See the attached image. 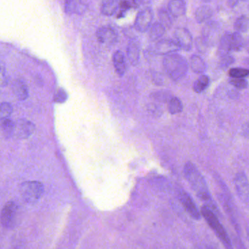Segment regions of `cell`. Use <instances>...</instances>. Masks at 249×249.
<instances>
[{"mask_svg": "<svg viewBox=\"0 0 249 249\" xmlns=\"http://www.w3.org/2000/svg\"><path fill=\"white\" fill-rule=\"evenodd\" d=\"M183 174L196 196L205 204L204 205L212 210L217 215H219L218 206L213 199L208 183L197 167L192 161H188L183 167Z\"/></svg>", "mask_w": 249, "mask_h": 249, "instance_id": "obj_1", "label": "cell"}, {"mask_svg": "<svg viewBox=\"0 0 249 249\" xmlns=\"http://www.w3.org/2000/svg\"><path fill=\"white\" fill-rule=\"evenodd\" d=\"M202 218L206 221L211 230L215 233L218 240L221 241V244L225 249H234V245L230 239L228 233L223 227L218 218V215L208 207H202L200 210Z\"/></svg>", "mask_w": 249, "mask_h": 249, "instance_id": "obj_2", "label": "cell"}, {"mask_svg": "<svg viewBox=\"0 0 249 249\" xmlns=\"http://www.w3.org/2000/svg\"><path fill=\"white\" fill-rule=\"evenodd\" d=\"M163 67L169 77L173 81H178L186 75L189 64L186 58L178 53L167 55L163 59Z\"/></svg>", "mask_w": 249, "mask_h": 249, "instance_id": "obj_3", "label": "cell"}, {"mask_svg": "<svg viewBox=\"0 0 249 249\" xmlns=\"http://www.w3.org/2000/svg\"><path fill=\"white\" fill-rule=\"evenodd\" d=\"M21 198L30 205L37 203L44 193V186L40 182L33 180L21 183L19 188Z\"/></svg>", "mask_w": 249, "mask_h": 249, "instance_id": "obj_4", "label": "cell"}, {"mask_svg": "<svg viewBox=\"0 0 249 249\" xmlns=\"http://www.w3.org/2000/svg\"><path fill=\"white\" fill-rule=\"evenodd\" d=\"M178 199L191 218H193L194 220H196V221L201 219L202 218L201 211L198 209L195 200L188 192L183 189L178 190Z\"/></svg>", "mask_w": 249, "mask_h": 249, "instance_id": "obj_5", "label": "cell"}, {"mask_svg": "<svg viewBox=\"0 0 249 249\" xmlns=\"http://www.w3.org/2000/svg\"><path fill=\"white\" fill-rule=\"evenodd\" d=\"M234 187L240 200L249 203V180L244 172H238L234 178Z\"/></svg>", "mask_w": 249, "mask_h": 249, "instance_id": "obj_6", "label": "cell"}, {"mask_svg": "<svg viewBox=\"0 0 249 249\" xmlns=\"http://www.w3.org/2000/svg\"><path fill=\"white\" fill-rule=\"evenodd\" d=\"M18 215V205L14 201H10L5 204L1 213V223L5 228L14 227L17 222Z\"/></svg>", "mask_w": 249, "mask_h": 249, "instance_id": "obj_7", "label": "cell"}, {"mask_svg": "<svg viewBox=\"0 0 249 249\" xmlns=\"http://www.w3.org/2000/svg\"><path fill=\"white\" fill-rule=\"evenodd\" d=\"M154 12L151 8H145L141 10L135 21V29L140 33H145L149 30L152 26Z\"/></svg>", "mask_w": 249, "mask_h": 249, "instance_id": "obj_8", "label": "cell"}, {"mask_svg": "<svg viewBox=\"0 0 249 249\" xmlns=\"http://www.w3.org/2000/svg\"><path fill=\"white\" fill-rule=\"evenodd\" d=\"M36 131V125L27 119H20L15 122L14 136L18 139H27Z\"/></svg>", "mask_w": 249, "mask_h": 249, "instance_id": "obj_9", "label": "cell"}, {"mask_svg": "<svg viewBox=\"0 0 249 249\" xmlns=\"http://www.w3.org/2000/svg\"><path fill=\"white\" fill-rule=\"evenodd\" d=\"M175 41L182 50L189 52L192 50L193 39L190 32L186 28L180 27L176 29L174 33Z\"/></svg>", "mask_w": 249, "mask_h": 249, "instance_id": "obj_10", "label": "cell"}, {"mask_svg": "<svg viewBox=\"0 0 249 249\" xmlns=\"http://www.w3.org/2000/svg\"><path fill=\"white\" fill-rule=\"evenodd\" d=\"M178 45L173 40L170 39H162L159 40L154 48V52L156 54L164 55V56L167 55L172 54L180 50Z\"/></svg>", "mask_w": 249, "mask_h": 249, "instance_id": "obj_11", "label": "cell"}, {"mask_svg": "<svg viewBox=\"0 0 249 249\" xmlns=\"http://www.w3.org/2000/svg\"><path fill=\"white\" fill-rule=\"evenodd\" d=\"M220 30L221 28L218 23L212 21L207 24L202 32V37L205 43L210 46L215 44L219 39Z\"/></svg>", "mask_w": 249, "mask_h": 249, "instance_id": "obj_12", "label": "cell"}, {"mask_svg": "<svg viewBox=\"0 0 249 249\" xmlns=\"http://www.w3.org/2000/svg\"><path fill=\"white\" fill-rule=\"evenodd\" d=\"M97 40L100 43L106 45H113L118 41V34L115 30H113L112 27H100L97 30Z\"/></svg>", "mask_w": 249, "mask_h": 249, "instance_id": "obj_13", "label": "cell"}, {"mask_svg": "<svg viewBox=\"0 0 249 249\" xmlns=\"http://www.w3.org/2000/svg\"><path fill=\"white\" fill-rule=\"evenodd\" d=\"M88 7L89 3L87 1L70 0L65 2V11L68 15H72V14L81 15L85 13Z\"/></svg>", "mask_w": 249, "mask_h": 249, "instance_id": "obj_14", "label": "cell"}, {"mask_svg": "<svg viewBox=\"0 0 249 249\" xmlns=\"http://www.w3.org/2000/svg\"><path fill=\"white\" fill-rule=\"evenodd\" d=\"M13 92L19 101H24L29 97V89L25 81L22 79H17L13 84Z\"/></svg>", "mask_w": 249, "mask_h": 249, "instance_id": "obj_15", "label": "cell"}, {"mask_svg": "<svg viewBox=\"0 0 249 249\" xmlns=\"http://www.w3.org/2000/svg\"><path fill=\"white\" fill-rule=\"evenodd\" d=\"M126 54H127L128 59L132 66H137L140 62V55H141V50H140L139 45L136 41L131 40L128 43L126 47Z\"/></svg>", "mask_w": 249, "mask_h": 249, "instance_id": "obj_16", "label": "cell"}, {"mask_svg": "<svg viewBox=\"0 0 249 249\" xmlns=\"http://www.w3.org/2000/svg\"><path fill=\"white\" fill-rule=\"evenodd\" d=\"M113 63L116 73L120 77L124 76L126 72V65L123 52L121 51H116L113 53Z\"/></svg>", "mask_w": 249, "mask_h": 249, "instance_id": "obj_17", "label": "cell"}, {"mask_svg": "<svg viewBox=\"0 0 249 249\" xmlns=\"http://www.w3.org/2000/svg\"><path fill=\"white\" fill-rule=\"evenodd\" d=\"M167 9L173 17L177 18L186 14V4L182 0H173L169 2Z\"/></svg>", "mask_w": 249, "mask_h": 249, "instance_id": "obj_18", "label": "cell"}, {"mask_svg": "<svg viewBox=\"0 0 249 249\" xmlns=\"http://www.w3.org/2000/svg\"><path fill=\"white\" fill-rule=\"evenodd\" d=\"M231 33H225L224 36H221L218 45V54L220 57L230 54L231 51V44H230V39H231Z\"/></svg>", "mask_w": 249, "mask_h": 249, "instance_id": "obj_19", "label": "cell"}, {"mask_svg": "<svg viewBox=\"0 0 249 249\" xmlns=\"http://www.w3.org/2000/svg\"><path fill=\"white\" fill-rule=\"evenodd\" d=\"M212 8L209 5H201L195 11V18L198 23L205 22L213 16Z\"/></svg>", "mask_w": 249, "mask_h": 249, "instance_id": "obj_20", "label": "cell"}, {"mask_svg": "<svg viewBox=\"0 0 249 249\" xmlns=\"http://www.w3.org/2000/svg\"><path fill=\"white\" fill-rule=\"evenodd\" d=\"M120 2L116 0H107L104 1L101 5V13L103 15L110 17L116 14Z\"/></svg>", "mask_w": 249, "mask_h": 249, "instance_id": "obj_21", "label": "cell"}, {"mask_svg": "<svg viewBox=\"0 0 249 249\" xmlns=\"http://www.w3.org/2000/svg\"><path fill=\"white\" fill-rule=\"evenodd\" d=\"M191 69L196 74H202L207 69L206 63L200 56L194 55L190 59Z\"/></svg>", "mask_w": 249, "mask_h": 249, "instance_id": "obj_22", "label": "cell"}, {"mask_svg": "<svg viewBox=\"0 0 249 249\" xmlns=\"http://www.w3.org/2000/svg\"><path fill=\"white\" fill-rule=\"evenodd\" d=\"M165 31V27L161 23L155 22L152 24L151 28L148 30V36L151 40L156 41V40H160L164 36Z\"/></svg>", "mask_w": 249, "mask_h": 249, "instance_id": "obj_23", "label": "cell"}, {"mask_svg": "<svg viewBox=\"0 0 249 249\" xmlns=\"http://www.w3.org/2000/svg\"><path fill=\"white\" fill-rule=\"evenodd\" d=\"M1 129L4 138L5 139H9L11 137L14 136L15 122L10 119L1 120Z\"/></svg>", "mask_w": 249, "mask_h": 249, "instance_id": "obj_24", "label": "cell"}, {"mask_svg": "<svg viewBox=\"0 0 249 249\" xmlns=\"http://www.w3.org/2000/svg\"><path fill=\"white\" fill-rule=\"evenodd\" d=\"M231 52H240L245 46V42L240 33H233L230 39Z\"/></svg>", "mask_w": 249, "mask_h": 249, "instance_id": "obj_25", "label": "cell"}, {"mask_svg": "<svg viewBox=\"0 0 249 249\" xmlns=\"http://www.w3.org/2000/svg\"><path fill=\"white\" fill-rule=\"evenodd\" d=\"M234 29L236 33H246L249 29V18L246 16L239 17L234 24Z\"/></svg>", "mask_w": 249, "mask_h": 249, "instance_id": "obj_26", "label": "cell"}, {"mask_svg": "<svg viewBox=\"0 0 249 249\" xmlns=\"http://www.w3.org/2000/svg\"><path fill=\"white\" fill-rule=\"evenodd\" d=\"M159 18H160V22L164 26L165 28H170L173 24V20L172 17L173 16L169 12L168 9L165 8H161L158 13Z\"/></svg>", "mask_w": 249, "mask_h": 249, "instance_id": "obj_27", "label": "cell"}, {"mask_svg": "<svg viewBox=\"0 0 249 249\" xmlns=\"http://www.w3.org/2000/svg\"><path fill=\"white\" fill-rule=\"evenodd\" d=\"M183 109V103L178 97H173L168 103V110L171 114L181 113Z\"/></svg>", "mask_w": 249, "mask_h": 249, "instance_id": "obj_28", "label": "cell"}, {"mask_svg": "<svg viewBox=\"0 0 249 249\" xmlns=\"http://www.w3.org/2000/svg\"><path fill=\"white\" fill-rule=\"evenodd\" d=\"M209 78L206 75H202L199 77L193 85V90L195 92L201 93L206 89L207 87L209 85Z\"/></svg>", "mask_w": 249, "mask_h": 249, "instance_id": "obj_29", "label": "cell"}, {"mask_svg": "<svg viewBox=\"0 0 249 249\" xmlns=\"http://www.w3.org/2000/svg\"><path fill=\"white\" fill-rule=\"evenodd\" d=\"M151 97L160 103H169L173 96L167 91H157L151 94Z\"/></svg>", "mask_w": 249, "mask_h": 249, "instance_id": "obj_30", "label": "cell"}, {"mask_svg": "<svg viewBox=\"0 0 249 249\" xmlns=\"http://www.w3.org/2000/svg\"><path fill=\"white\" fill-rule=\"evenodd\" d=\"M229 75L231 78H243L249 75V70L244 68H231L229 71Z\"/></svg>", "mask_w": 249, "mask_h": 249, "instance_id": "obj_31", "label": "cell"}, {"mask_svg": "<svg viewBox=\"0 0 249 249\" xmlns=\"http://www.w3.org/2000/svg\"><path fill=\"white\" fill-rule=\"evenodd\" d=\"M12 113L13 107L9 103L4 102L1 104V113H0L1 120L10 119V116L12 114Z\"/></svg>", "mask_w": 249, "mask_h": 249, "instance_id": "obj_32", "label": "cell"}, {"mask_svg": "<svg viewBox=\"0 0 249 249\" xmlns=\"http://www.w3.org/2000/svg\"><path fill=\"white\" fill-rule=\"evenodd\" d=\"M68 94L64 89L60 88L56 91L54 95V102L56 103H64L68 100Z\"/></svg>", "mask_w": 249, "mask_h": 249, "instance_id": "obj_33", "label": "cell"}, {"mask_svg": "<svg viewBox=\"0 0 249 249\" xmlns=\"http://www.w3.org/2000/svg\"><path fill=\"white\" fill-rule=\"evenodd\" d=\"M230 83L233 87L239 89H244L247 88L248 86H249L247 81L243 79V78H231Z\"/></svg>", "mask_w": 249, "mask_h": 249, "instance_id": "obj_34", "label": "cell"}, {"mask_svg": "<svg viewBox=\"0 0 249 249\" xmlns=\"http://www.w3.org/2000/svg\"><path fill=\"white\" fill-rule=\"evenodd\" d=\"M220 58H221V60H220V66L223 68H228L230 65H231V64H233V62H234V57L230 54L226 55V56Z\"/></svg>", "mask_w": 249, "mask_h": 249, "instance_id": "obj_35", "label": "cell"}, {"mask_svg": "<svg viewBox=\"0 0 249 249\" xmlns=\"http://www.w3.org/2000/svg\"><path fill=\"white\" fill-rule=\"evenodd\" d=\"M148 110L150 114L154 116H160L161 114V107L157 104H150L148 106Z\"/></svg>", "mask_w": 249, "mask_h": 249, "instance_id": "obj_36", "label": "cell"}, {"mask_svg": "<svg viewBox=\"0 0 249 249\" xmlns=\"http://www.w3.org/2000/svg\"><path fill=\"white\" fill-rule=\"evenodd\" d=\"M232 243L237 249H247L246 245L239 236H234L232 237Z\"/></svg>", "mask_w": 249, "mask_h": 249, "instance_id": "obj_37", "label": "cell"}, {"mask_svg": "<svg viewBox=\"0 0 249 249\" xmlns=\"http://www.w3.org/2000/svg\"><path fill=\"white\" fill-rule=\"evenodd\" d=\"M8 75H7L6 71L3 66H2V69H1V86L2 87H5L8 85Z\"/></svg>", "mask_w": 249, "mask_h": 249, "instance_id": "obj_38", "label": "cell"}, {"mask_svg": "<svg viewBox=\"0 0 249 249\" xmlns=\"http://www.w3.org/2000/svg\"><path fill=\"white\" fill-rule=\"evenodd\" d=\"M242 132H243V135L244 136L249 138V122L245 124L243 126V129H242Z\"/></svg>", "mask_w": 249, "mask_h": 249, "instance_id": "obj_39", "label": "cell"}, {"mask_svg": "<svg viewBox=\"0 0 249 249\" xmlns=\"http://www.w3.org/2000/svg\"><path fill=\"white\" fill-rule=\"evenodd\" d=\"M245 47H246V50L249 53V38L247 39L246 42H245Z\"/></svg>", "mask_w": 249, "mask_h": 249, "instance_id": "obj_40", "label": "cell"}, {"mask_svg": "<svg viewBox=\"0 0 249 249\" xmlns=\"http://www.w3.org/2000/svg\"><path fill=\"white\" fill-rule=\"evenodd\" d=\"M237 3H238V2H236V1H231V2H230V6L231 7H234L233 4H234V5H236Z\"/></svg>", "mask_w": 249, "mask_h": 249, "instance_id": "obj_41", "label": "cell"}, {"mask_svg": "<svg viewBox=\"0 0 249 249\" xmlns=\"http://www.w3.org/2000/svg\"><path fill=\"white\" fill-rule=\"evenodd\" d=\"M248 237H249V234H248Z\"/></svg>", "mask_w": 249, "mask_h": 249, "instance_id": "obj_42", "label": "cell"}]
</instances>
